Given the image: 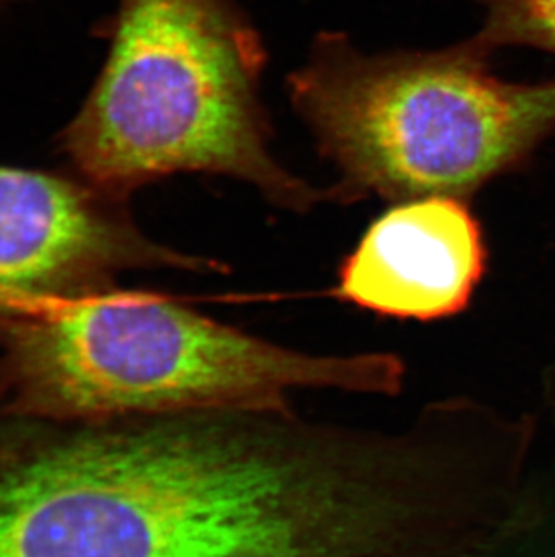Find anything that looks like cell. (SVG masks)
I'll list each match as a JSON object with an SVG mask.
<instances>
[{
  "instance_id": "cell-7",
  "label": "cell",
  "mask_w": 555,
  "mask_h": 557,
  "mask_svg": "<svg viewBox=\"0 0 555 557\" xmlns=\"http://www.w3.org/2000/svg\"><path fill=\"white\" fill-rule=\"evenodd\" d=\"M485 21L477 40L489 53L530 46L555 54V0H483Z\"/></svg>"
},
{
  "instance_id": "cell-4",
  "label": "cell",
  "mask_w": 555,
  "mask_h": 557,
  "mask_svg": "<svg viewBox=\"0 0 555 557\" xmlns=\"http://www.w3.org/2000/svg\"><path fill=\"white\" fill-rule=\"evenodd\" d=\"M488 54L474 38L370 54L321 35L288 95L340 174L332 197L466 199L518 164L555 126V82L499 79Z\"/></svg>"
},
{
  "instance_id": "cell-1",
  "label": "cell",
  "mask_w": 555,
  "mask_h": 557,
  "mask_svg": "<svg viewBox=\"0 0 555 557\" xmlns=\"http://www.w3.org/2000/svg\"><path fill=\"white\" fill-rule=\"evenodd\" d=\"M356 505L296 408L145 417L0 468V557H350Z\"/></svg>"
},
{
  "instance_id": "cell-5",
  "label": "cell",
  "mask_w": 555,
  "mask_h": 557,
  "mask_svg": "<svg viewBox=\"0 0 555 557\" xmlns=\"http://www.w3.org/2000/svg\"><path fill=\"white\" fill-rule=\"evenodd\" d=\"M111 197L95 185L0 166V306L29 312L96 295L111 274L139 265L227 273L221 260L141 237Z\"/></svg>"
},
{
  "instance_id": "cell-6",
  "label": "cell",
  "mask_w": 555,
  "mask_h": 557,
  "mask_svg": "<svg viewBox=\"0 0 555 557\" xmlns=\"http://www.w3.org/2000/svg\"><path fill=\"white\" fill-rule=\"evenodd\" d=\"M488 258L482 226L466 199L400 200L341 260L331 295L390 320H449L471 306Z\"/></svg>"
},
{
  "instance_id": "cell-3",
  "label": "cell",
  "mask_w": 555,
  "mask_h": 557,
  "mask_svg": "<svg viewBox=\"0 0 555 557\" xmlns=\"http://www.w3.org/2000/svg\"><path fill=\"white\" fill-rule=\"evenodd\" d=\"M263 63L257 32L231 0H121L106 69L63 147L90 185L115 197L205 172L309 211L323 194L269 148Z\"/></svg>"
},
{
  "instance_id": "cell-2",
  "label": "cell",
  "mask_w": 555,
  "mask_h": 557,
  "mask_svg": "<svg viewBox=\"0 0 555 557\" xmlns=\"http://www.w3.org/2000/svg\"><path fill=\"white\" fill-rule=\"evenodd\" d=\"M2 347L11 408L62 421L287 408L305 389L397 397L408 375L388 350L307 352L141 293L29 310Z\"/></svg>"
}]
</instances>
